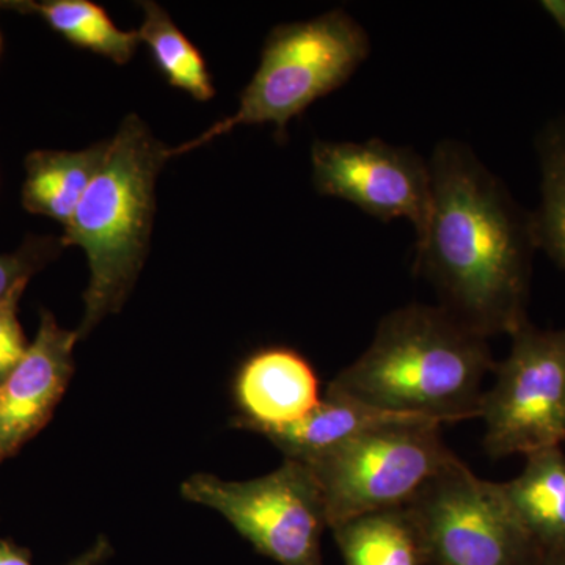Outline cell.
Segmentation results:
<instances>
[{
  "label": "cell",
  "instance_id": "obj_1",
  "mask_svg": "<svg viewBox=\"0 0 565 565\" xmlns=\"http://www.w3.org/2000/svg\"><path fill=\"white\" fill-rule=\"evenodd\" d=\"M429 167L433 206L416 237L415 274L475 332L511 337L527 321L537 250L531 211L462 141H440Z\"/></svg>",
  "mask_w": 565,
  "mask_h": 565
},
{
  "label": "cell",
  "instance_id": "obj_2",
  "mask_svg": "<svg viewBox=\"0 0 565 565\" xmlns=\"http://www.w3.org/2000/svg\"><path fill=\"white\" fill-rule=\"evenodd\" d=\"M494 364L489 338L440 305L411 303L381 319L370 348L327 390L386 414L460 423L481 416Z\"/></svg>",
  "mask_w": 565,
  "mask_h": 565
},
{
  "label": "cell",
  "instance_id": "obj_3",
  "mask_svg": "<svg viewBox=\"0 0 565 565\" xmlns=\"http://www.w3.org/2000/svg\"><path fill=\"white\" fill-rule=\"evenodd\" d=\"M169 159V147L152 136L147 122L128 115L63 226V247H81L90 269L84 318L76 330L79 340L121 310L139 278L150 248L156 181Z\"/></svg>",
  "mask_w": 565,
  "mask_h": 565
},
{
  "label": "cell",
  "instance_id": "obj_4",
  "mask_svg": "<svg viewBox=\"0 0 565 565\" xmlns=\"http://www.w3.org/2000/svg\"><path fill=\"white\" fill-rule=\"evenodd\" d=\"M371 54L362 24L343 9L270 31L262 61L239 96V107L202 136L169 148L170 159L204 147L239 126L273 125L275 139L288 140L289 122L311 104L343 87Z\"/></svg>",
  "mask_w": 565,
  "mask_h": 565
},
{
  "label": "cell",
  "instance_id": "obj_5",
  "mask_svg": "<svg viewBox=\"0 0 565 565\" xmlns=\"http://www.w3.org/2000/svg\"><path fill=\"white\" fill-rule=\"evenodd\" d=\"M441 424L404 418L367 430L311 463L327 522L404 508L427 482L459 460L441 438Z\"/></svg>",
  "mask_w": 565,
  "mask_h": 565
},
{
  "label": "cell",
  "instance_id": "obj_6",
  "mask_svg": "<svg viewBox=\"0 0 565 565\" xmlns=\"http://www.w3.org/2000/svg\"><path fill=\"white\" fill-rule=\"evenodd\" d=\"M181 494L225 516L259 555L277 564L323 565L326 504L315 475L302 462L285 459L273 473L250 481L192 475L182 482Z\"/></svg>",
  "mask_w": 565,
  "mask_h": 565
},
{
  "label": "cell",
  "instance_id": "obj_7",
  "mask_svg": "<svg viewBox=\"0 0 565 565\" xmlns=\"http://www.w3.org/2000/svg\"><path fill=\"white\" fill-rule=\"evenodd\" d=\"M429 565H535L542 548L509 503L503 482L457 460L407 504Z\"/></svg>",
  "mask_w": 565,
  "mask_h": 565
},
{
  "label": "cell",
  "instance_id": "obj_8",
  "mask_svg": "<svg viewBox=\"0 0 565 565\" xmlns=\"http://www.w3.org/2000/svg\"><path fill=\"white\" fill-rule=\"evenodd\" d=\"M511 340L508 356L494 364L479 416L492 459L565 445V329H537L527 319Z\"/></svg>",
  "mask_w": 565,
  "mask_h": 565
},
{
  "label": "cell",
  "instance_id": "obj_9",
  "mask_svg": "<svg viewBox=\"0 0 565 565\" xmlns=\"http://www.w3.org/2000/svg\"><path fill=\"white\" fill-rule=\"evenodd\" d=\"M316 192L344 200L381 222L407 218L416 237L433 206L429 159L381 139L316 140L311 147Z\"/></svg>",
  "mask_w": 565,
  "mask_h": 565
},
{
  "label": "cell",
  "instance_id": "obj_10",
  "mask_svg": "<svg viewBox=\"0 0 565 565\" xmlns=\"http://www.w3.org/2000/svg\"><path fill=\"white\" fill-rule=\"evenodd\" d=\"M76 330L41 310L35 340L0 381V463L11 459L47 426L73 379Z\"/></svg>",
  "mask_w": 565,
  "mask_h": 565
},
{
  "label": "cell",
  "instance_id": "obj_11",
  "mask_svg": "<svg viewBox=\"0 0 565 565\" xmlns=\"http://www.w3.org/2000/svg\"><path fill=\"white\" fill-rule=\"evenodd\" d=\"M239 416L233 426L263 435L299 423L321 403L311 363L291 348L273 345L252 353L234 379Z\"/></svg>",
  "mask_w": 565,
  "mask_h": 565
},
{
  "label": "cell",
  "instance_id": "obj_12",
  "mask_svg": "<svg viewBox=\"0 0 565 565\" xmlns=\"http://www.w3.org/2000/svg\"><path fill=\"white\" fill-rule=\"evenodd\" d=\"M404 418L414 416L386 414L327 390L311 414L292 426L263 434V437L280 449L285 459L311 463L367 430Z\"/></svg>",
  "mask_w": 565,
  "mask_h": 565
},
{
  "label": "cell",
  "instance_id": "obj_13",
  "mask_svg": "<svg viewBox=\"0 0 565 565\" xmlns=\"http://www.w3.org/2000/svg\"><path fill=\"white\" fill-rule=\"evenodd\" d=\"M107 148L109 140L81 151H32L24 161V210L65 226L102 167Z\"/></svg>",
  "mask_w": 565,
  "mask_h": 565
},
{
  "label": "cell",
  "instance_id": "obj_14",
  "mask_svg": "<svg viewBox=\"0 0 565 565\" xmlns=\"http://www.w3.org/2000/svg\"><path fill=\"white\" fill-rule=\"evenodd\" d=\"M522 473L503 482L520 522L544 548L565 545V455L563 448L525 457Z\"/></svg>",
  "mask_w": 565,
  "mask_h": 565
},
{
  "label": "cell",
  "instance_id": "obj_15",
  "mask_svg": "<svg viewBox=\"0 0 565 565\" xmlns=\"http://www.w3.org/2000/svg\"><path fill=\"white\" fill-rule=\"evenodd\" d=\"M332 533L345 565H429L407 505L355 516L333 526Z\"/></svg>",
  "mask_w": 565,
  "mask_h": 565
},
{
  "label": "cell",
  "instance_id": "obj_16",
  "mask_svg": "<svg viewBox=\"0 0 565 565\" xmlns=\"http://www.w3.org/2000/svg\"><path fill=\"white\" fill-rule=\"evenodd\" d=\"M2 9L36 14L47 25L81 50L126 65L141 41L137 31H121L107 11L90 0H44V2H2Z\"/></svg>",
  "mask_w": 565,
  "mask_h": 565
},
{
  "label": "cell",
  "instance_id": "obj_17",
  "mask_svg": "<svg viewBox=\"0 0 565 565\" xmlns=\"http://www.w3.org/2000/svg\"><path fill=\"white\" fill-rule=\"evenodd\" d=\"M143 22L139 29L141 43L147 44L152 62L172 87L191 95L196 102H210L215 88L202 52L196 50L170 14L159 3L140 2Z\"/></svg>",
  "mask_w": 565,
  "mask_h": 565
},
{
  "label": "cell",
  "instance_id": "obj_18",
  "mask_svg": "<svg viewBox=\"0 0 565 565\" xmlns=\"http://www.w3.org/2000/svg\"><path fill=\"white\" fill-rule=\"evenodd\" d=\"M541 200L531 211L537 250L565 273V117L550 120L535 139Z\"/></svg>",
  "mask_w": 565,
  "mask_h": 565
},
{
  "label": "cell",
  "instance_id": "obj_19",
  "mask_svg": "<svg viewBox=\"0 0 565 565\" xmlns=\"http://www.w3.org/2000/svg\"><path fill=\"white\" fill-rule=\"evenodd\" d=\"M61 237L29 236L13 253H0V300L14 288L32 280L63 250Z\"/></svg>",
  "mask_w": 565,
  "mask_h": 565
},
{
  "label": "cell",
  "instance_id": "obj_20",
  "mask_svg": "<svg viewBox=\"0 0 565 565\" xmlns=\"http://www.w3.org/2000/svg\"><path fill=\"white\" fill-rule=\"evenodd\" d=\"M28 285L29 282H22L6 299L0 300V381L21 362L29 349L24 330L18 319V307Z\"/></svg>",
  "mask_w": 565,
  "mask_h": 565
},
{
  "label": "cell",
  "instance_id": "obj_21",
  "mask_svg": "<svg viewBox=\"0 0 565 565\" xmlns=\"http://www.w3.org/2000/svg\"><path fill=\"white\" fill-rule=\"evenodd\" d=\"M114 553L109 539H96L90 548L74 557L65 565H103ZM0 565H33L31 552L24 546L14 544L10 539L0 537Z\"/></svg>",
  "mask_w": 565,
  "mask_h": 565
},
{
  "label": "cell",
  "instance_id": "obj_22",
  "mask_svg": "<svg viewBox=\"0 0 565 565\" xmlns=\"http://www.w3.org/2000/svg\"><path fill=\"white\" fill-rule=\"evenodd\" d=\"M541 9L552 18L565 40V0H542Z\"/></svg>",
  "mask_w": 565,
  "mask_h": 565
},
{
  "label": "cell",
  "instance_id": "obj_23",
  "mask_svg": "<svg viewBox=\"0 0 565 565\" xmlns=\"http://www.w3.org/2000/svg\"><path fill=\"white\" fill-rule=\"evenodd\" d=\"M535 565H565V545L542 550Z\"/></svg>",
  "mask_w": 565,
  "mask_h": 565
},
{
  "label": "cell",
  "instance_id": "obj_24",
  "mask_svg": "<svg viewBox=\"0 0 565 565\" xmlns=\"http://www.w3.org/2000/svg\"><path fill=\"white\" fill-rule=\"evenodd\" d=\"M0 10H2V2H0ZM0 50H2V35H0Z\"/></svg>",
  "mask_w": 565,
  "mask_h": 565
}]
</instances>
